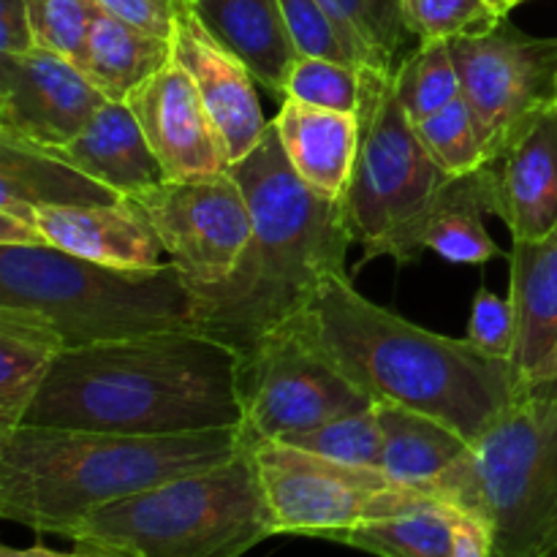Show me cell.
<instances>
[{
  "instance_id": "1",
  "label": "cell",
  "mask_w": 557,
  "mask_h": 557,
  "mask_svg": "<svg viewBox=\"0 0 557 557\" xmlns=\"http://www.w3.org/2000/svg\"><path fill=\"white\" fill-rule=\"evenodd\" d=\"M237 348L205 332H161L69 348L22 424L128 435L243 428Z\"/></svg>"
},
{
  "instance_id": "2",
  "label": "cell",
  "mask_w": 557,
  "mask_h": 557,
  "mask_svg": "<svg viewBox=\"0 0 557 557\" xmlns=\"http://www.w3.org/2000/svg\"><path fill=\"white\" fill-rule=\"evenodd\" d=\"M294 321L375 406L438 419L468 444H476L528 386L511 359L490 357L471 341L435 335L379 308L348 275L326 277Z\"/></svg>"
},
{
  "instance_id": "3",
  "label": "cell",
  "mask_w": 557,
  "mask_h": 557,
  "mask_svg": "<svg viewBox=\"0 0 557 557\" xmlns=\"http://www.w3.org/2000/svg\"><path fill=\"white\" fill-rule=\"evenodd\" d=\"M228 172L248 199L250 239L232 275L190 288L199 332L243 354L302 313L326 277L346 275L354 237L346 199H324L297 177L272 123Z\"/></svg>"
},
{
  "instance_id": "4",
  "label": "cell",
  "mask_w": 557,
  "mask_h": 557,
  "mask_svg": "<svg viewBox=\"0 0 557 557\" xmlns=\"http://www.w3.org/2000/svg\"><path fill=\"white\" fill-rule=\"evenodd\" d=\"M243 428L128 435L20 424L0 438V517L69 536L87 515L188 473L234 460Z\"/></svg>"
},
{
  "instance_id": "5",
  "label": "cell",
  "mask_w": 557,
  "mask_h": 557,
  "mask_svg": "<svg viewBox=\"0 0 557 557\" xmlns=\"http://www.w3.org/2000/svg\"><path fill=\"white\" fill-rule=\"evenodd\" d=\"M0 308L52 330L65 351L161 332H199L194 288L174 261L117 270L52 245H0Z\"/></svg>"
},
{
  "instance_id": "6",
  "label": "cell",
  "mask_w": 557,
  "mask_h": 557,
  "mask_svg": "<svg viewBox=\"0 0 557 557\" xmlns=\"http://www.w3.org/2000/svg\"><path fill=\"white\" fill-rule=\"evenodd\" d=\"M482 520L493 557H542L557 531V381H533L455 468L428 487Z\"/></svg>"
},
{
  "instance_id": "7",
  "label": "cell",
  "mask_w": 557,
  "mask_h": 557,
  "mask_svg": "<svg viewBox=\"0 0 557 557\" xmlns=\"http://www.w3.org/2000/svg\"><path fill=\"white\" fill-rule=\"evenodd\" d=\"M275 536L250 446L234 460L188 473L92 511L65 539L136 557H245Z\"/></svg>"
},
{
  "instance_id": "8",
  "label": "cell",
  "mask_w": 557,
  "mask_h": 557,
  "mask_svg": "<svg viewBox=\"0 0 557 557\" xmlns=\"http://www.w3.org/2000/svg\"><path fill=\"white\" fill-rule=\"evenodd\" d=\"M392 74L362 69L359 150L346 190V218L354 243L364 250L413 221L449 180L424 150Z\"/></svg>"
},
{
  "instance_id": "9",
  "label": "cell",
  "mask_w": 557,
  "mask_h": 557,
  "mask_svg": "<svg viewBox=\"0 0 557 557\" xmlns=\"http://www.w3.org/2000/svg\"><path fill=\"white\" fill-rule=\"evenodd\" d=\"M248 435L272 531L330 539L406 509L422 490L395 484L379 468L346 466L277 438Z\"/></svg>"
},
{
  "instance_id": "10",
  "label": "cell",
  "mask_w": 557,
  "mask_h": 557,
  "mask_svg": "<svg viewBox=\"0 0 557 557\" xmlns=\"http://www.w3.org/2000/svg\"><path fill=\"white\" fill-rule=\"evenodd\" d=\"M239 357L245 430L259 438L281 441L375 406L294 319L267 332Z\"/></svg>"
},
{
  "instance_id": "11",
  "label": "cell",
  "mask_w": 557,
  "mask_h": 557,
  "mask_svg": "<svg viewBox=\"0 0 557 557\" xmlns=\"http://www.w3.org/2000/svg\"><path fill=\"white\" fill-rule=\"evenodd\" d=\"M460 98L493 163L533 120L557 103V38H536L509 20L451 38Z\"/></svg>"
},
{
  "instance_id": "12",
  "label": "cell",
  "mask_w": 557,
  "mask_h": 557,
  "mask_svg": "<svg viewBox=\"0 0 557 557\" xmlns=\"http://www.w3.org/2000/svg\"><path fill=\"white\" fill-rule=\"evenodd\" d=\"M123 201L152 228L190 286H212L232 275L250 239V207L232 172L163 180Z\"/></svg>"
},
{
  "instance_id": "13",
  "label": "cell",
  "mask_w": 557,
  "mask_h": 557,
  "mask_svg": "<svg viewBox=\"0 0 557 557\" xmlns=\"http://www.w3.org/2000/svg\"><path fill=\"white\" fill-rule=\"evenodd\" d=\"M109 98L79 63L52 49L0 54V139L30 150L63 147Z\"/></svg>"
},
{
  "instance_id": "14",
  "label": "cell",
  "mask_w": 557,
  "mask_h": 557,
  "mask_svg": "<svg viewBox=\"0 0 557 557\" xmlns=\"http://www.w3.org/2000/svg\"><path fill=\"white\" fill-rule=\"evenodd\" d=\"M174 63L190 76L199 90L228 161L237 163L261 141L270 128L261 112L256 79L237 54L228 52L201 22L194 0H180L172 33Z\"/></svg>"
},
{
  "instance_id": "15",
  "label": "cell",
  "mask_w": 557,
  "mask_h": 557,
  "mask_svg": "<svg viewBox=\"0 0 557 557\" xmlns=\"http://www.w3.org/2000/svg\"><path fill=\"white\" fill-rule=\"evenodd\" d=\"M166 180H210L226 174V145L190 76L169 63L125 101Z\"/></svg>"
},
{
  "instance_id": "16",
  "label": "cell",
  "mask_w": 557,
  "mask_h": 557,
  "mask_svg": "<svg viewBox=\"0 0 557 557\" xmlns=\"http://www.w3.org/2000/svg\"><path fill=\"white\" fill-rule=\"evenodd\" d=\"M487 215H493L490 166L449 177L413 221L381 239L375 248L364 250L362 264L379 256H389L397 264H411L422 250H433L451 264H487L506 256L487 234Z\"/></svg>"
},
{
  "instance_id": "17",
  "label": "cell",
  "mask_w": 557,
  "mask_h": 557,
  "mask_svg": "<svg viewBox=\"0 0 557 557\" xmlns=\"http://www.w3.org/2000/svg\"><path fill=\"white\" fill-rule=\"evenodd\" d=\"M490 166L493 215L511 239L533 243L557 226V103L539 114Z\"/></svg>"
},
{
  "instance_id": "18",
  "label": "cell",
  "mask_w": 557,
  "mask_h": 557,
  "mask_svg": "<svg viewBox=\"0 0 557 557\" xmlns=\"http://www.w3.org/2000/svg\"><path fill=\"white\" fill-rule=\"evenodd\" d=\"M30 223L44 245L96 264L117 270H152L161 264L163 245L123 199L107 205L36 207Z\"/></svg>"
},
{
  "instance_id": "19",
  "label": "cell",
  "mask_w": 557,
  "mask_h": 557,
  "mask_svg": "<svg viewBox=\"0 0 557 557\" xmlns=\"http://www.w3.org/2000/svg\"><path fill=\"white\" fill-rule=\"evenodd\" d=\"M38 152L58 158L117 196L139 194L166 180L128 103L107 101L69 145Z\"/></svg>"
},
{
  "instance_id": "20",
  "label": "cell",
  "mask_w": 557,
  "mask_h": 557,
  "mask_svg": "<svg viewBox=\"0 0 557 557\" xmlns=\"http://www.w3.org/2000/svg\"><path fill=\"white\" fill-rule=\"evenodd\" d=\"M297 177L324 199H346L359 150V117L283 98L272 120Z\"/></svg>"
},
{
  "instance_id": "21",
  "label": "cell",
  "mask_w": 557,
  "mask_h": 557,
  "mask_svg": "<svg viewBox=\"0 0 557 557\" xmlns=\"http://www.w3.org/2000/svg\"><path fill=\"white\" fill-rule=\"evenodd\" d=\"M207 30L243 60L256 85L286 98L299 49L283 16L281 0H199L194 3Z\"/></svg>"
},
{
  "instance_id": "22",
  "label": "cell",
  "mask_w": 557,
  "mask_h": 557,
  "mask_svg": "<svg viewBox=\"0 0 557 557\" xmlns=\"http://www.w3.org/2000/svg\"><path fill=\"white\" fill-rule=\"evenodd\" d=\"M509 267V299L517 319L511 364L531 384L557 348V226L544 239H515Z\"/></svg>"
},
{
  "instance_id": "23",
  "label": "cell",
  "mask_w": 557,
  "mask_h": 557,
  "mask_svg": "<svg viewBox=\"0 0 557 557\" xmlns=\"http://www.w3.org/2000/svg\"><path fill=\"white\" fill-rule=\"evenodd\" d=\"M120 199L123 196L92 183L58 158L0 139V215L30 223L36 207L107 205Z\"/></svg>"
},
{
  "instance_id": "24",
  "label": "cell",
  "mask_w": 557,
  "mask_h": 557,
  "mask_svg": "<svg viewBox=\"0 0 557 557\" xmlns=\"http://www.w3.org/2000/svg\"><path fill=\"white\" fill-rule=\"evenodd\" d=\"M172 60V38L152 36L107 11H98L79 65L109 101L125 103Z\"/></svg>"
},
{
  "instance_id": "25",
  "label": "cell",
  "mask_w": 557,
  "mask_h": 557,
  "mask_svg": "<svg viewBox=\"0 0 557 557\" xmlns=\"http://www.w3.org/2000/svg\"><path fill=\"white\" fill-rule=\"evenodd\" d=\"M384 430L381 471L395 484L428 487L471 451V444L444 422L400 406H379Z\"/></svg>"
},
{
  "instance_id": "26",
  "label": "cell",
  "mask_w": 557,
  "mask_h": 557,
  "mask_svg": "<svg viewBox=\"0 0 557 557\" xmlns=\"http://www.w3.org/2000/svg\"><path fill=\"white\" fill-rule=\"evenodd\" d=\"M63 351L52 330L0 308V438L20 428Z\"/></svg>"
},
{
  "instance_id": "27",
  "label": "cell",
  "mask_w": 557,
  "mask_h": 557,
  "mask_svg": "<svg viewBox=\"0 0 557 557\" xmlns=\"http://www.w3.org/2000/svg\"><path fill=\"white\" fill-rule=\"evenodd\" d=\"M455 525V506L422 490L406 509L332 533L326 542L346 544L375 557H451Z\"/></svg>"
},
{
  "instance_id": "28",
  "label": "cell",
  "mask_w": 557,
  "mask_h": 557,
  "mask_svg": "<svg viewBox=\"0 0 557 557\" xmlns=\"http://www.w3.org/2000/svg\"><path fill=\"white\" fill-rule=\"evenodd\" d=\"M337 30L346 38L359 69L392 71L397 69L408 33L400 0H321Z\"/></svg>"
},
{
  "instance_id": "29",
  "label": "cell",
  "mask_w": 557,
  "mask_h": 557,
  "mask_svg": "<svg viewBox=\"0 0 557 557\" xmlns=\"http://www.w3.org/2000/svg\"><path fill=\"white\" fill-rule=\"evenodd\" d=\"M392 76L397 98L413 125L460 98V74L449 41H422L397 63Z\"/></svg>"
},
{
  "instance_id": "30",
  "label": "cell",
  "mask_w": 557,
  "mask_h": 557,
  "mask_svg": "<svg viewBox=\"0 0 557 557\" xmlns=\"http://www.w3.org/2000/svg\"><path fill=\"white\" fill-rule=\"evenodd\" d=\"M281 441L305 451H313V455L346 462V466L379 468L381 471V462H384V430H381L379 406L346 413V417L332 419L321 428L294 433Z\"/></svg>"
},
{
  "instance_id": "31",
  "label": "cell",
  "mask_w": 557,
  "mask_h": 557,
  "mask_svg": "<svg viewBox=\"0 0 557 557\" xmlns=\"http://www.w3.org/2000/svg\"><path fill=\"white\" fill-rule=\"evenodd\" d=\"M417 134L446 177H462V174H473L487 166L476 125L462 98L435 112L433 117L417 123Z\"/></svg>"
},
{
  "instance_id": "32",
  "label": "cell",
  "mask_w": 557,
  "mask_h": 557,
  "mask_svg": "<svg viewBox=\"0 0 557 557\" xmlns=\"http://www.w3.org/2000/svg\"><path fill=\"white\" fill-rule=\"evenodd\" d=\"M408 33L422 41H451L498 25L500 16L487 0H400Z\"/></svg>"
},
{
  "instance_id": "33",
  "label": "cell",
  "mask_w": 557,
  "mask_h": 557,
  "mask_svg": "<svg viewBox=\"0 0 557 557\" xmlns=\"http://www.w3.org/2000/svg\"><path fill=\"white\" fill-rule=\"evenodd\" d=\"M362 69L324 58H299L286 85V98L330 109V112H359Z\"/></svg>"
},
{
  "instance_id": "34",
  "label": "cell",
  "mask_w": 557,
  "mask_h": 557,
  "mask_svg": "<svg viewBox=\"0 0 557 557\" xmlns=\"http://www.w3.org/2000/svg\"><path fill=\"white\" fill-rule=\"evenodd\" d=\"M36 44L79 63L87 33L101 9L96 0H25Z\"/></svg>"
},
{
  "instance_id": "35",
  "label": "cell",
  "mask_w": 557,
  "mask_h": 557,
  "mask_svg": "<svg viewBox=\"0 0 557 557\" xmlns=\"http://www.w3.org/2000/svg\"><path fill=\"white\" fill-rule=\"evenodd\" d=\"M281 9L302 58H324L359 69L357 58L321 0H281Z\"/></svg>"
},
{
  "instance_id": "36",
  "label": "cell",
  "mask_w": 557,
  "mask_h": 557,
  "mask_svg": "<svg viewBox=\"0 0 557 557\" xmlns=\"http://www.w3.org/2000/svg\"><path fill=\"white\" fill-rule=\"evenodd\" d=\"M466 341H471L490 357L511 359L517 343V319L511 299L484 286L479 288L471 305V315H468Z\"/></svg>"
},
{
  "instance_id": "37",
  "label": "cell",
  "mask_w": 557,
  "mask_h": 557,
  "mask_svg": "<svg viewBox=\"0 0 557 557\" xmlns=\"http://www.w3.org/2000/svg\"><path fill=\"white\" fill-rule=\"evenodd\" d=\"M98 9L152 36L172 38L180 0H96Z\"/></svg>"
},
{
  "instance_id": "38",
  "label": "cell",
  "mask_w": 557,
  "mask_h": 557,
  "mask_svg": "<svg viewBox=\"0 0 557 557\" xmlns=\"http://www.w3.org/2000/svg\"><path fill=\"white\" fill-rule=\"evenodd\" d=\"M36 47L25 0H0V54H22Z\"/></svg>"
},
{
  "instance_id": "39",
  "label": "cell",
  "mask_w": 557,
  "mask_h": 557,
  "mask_svg": "<svg viewBox=\"0 0 557 557\" xmlns=\"http://www.w3.org/2000/svg\"><path fill=\"white\" fill-rule=\"evenodd\" d=\"M451 557H493V533L482 520L457 511Z\"/></svg>"
},
{
  "instance_id": "40",
  "label": "cell",
  "mask_w": 557,
  "mask_h": 557,
  "mask_svg": "<svg viewBox=\"0 0 557 557\" xmlns=\"http://www.w3.org/2000/svg\"><path fill=\"white\" fill-rule=\"evenodd\" d=\"M63 557H136L131 553H125V549H117V547H103V544H76L74 553H69Z\"/></svg>"
},
{
  "instance_id": "41",
  "label": "cell",
  "mask_w": 557,
  "mask_h": 557,
  "mask_svg": "<svg viewBox=\"0 0 557 557\" xmlns=\"http://www.w3.org/2000/svg\"><path fill=\"white\" fill-rule=\"evenodd\" d=\"M0 557H63V553H54V549L44 547V544H36V547H27V549L3 547L0 549Z\"/></svg>"
},
{
  "instance_id": "42",
  "label": "cell",
  "mask_w": 557,
  "mask_h": 557,
  "mask_svg": "<svg viewBox=\"0 0 557 557\" xmlns=\"http://www.w3.org/2000/svg\"><path fill=\"white\" fill-rule=\"evenodd\" d=\"M536 381H557V348H555L553 357L547 359V364L542 368V373L536 375ZM531 384H533V381H531Z\"/></svg>"
},
{
  "instance_id": "43",
  "label": "cell",
  "mask_w": 557,
  "mask_h": 557,
  "mask_svg": "<svg viewBox=\"0 0 557 557\" xmlns=\"http://www.w3.org/2000/svg\"><path fill=\"white\" fill-rule=\"evenodd\" d=\"M487 3L493 5L500 16H509L511 11H515L520 3H525V0H487Z\"/></svg>"
},
{
  "instance_id": "44",
  "label": "cell",
  "mask_w": 557,
  "mask_h": 557,
  "mask_svg": "<svg viewBox=\"0 0 557 557\" xmlns=\"http://www.w3.org/2000/svg\"><path fill=\"white\" fill-rule=\"evenodd\" d=\"M542 557H557V531L553 533V539L547 542V547L542 549Z\"/></svg>"
},
{
  "instance_id": "45",
  "label": "cell",
  "mask_w": 557,
  "mask_h": 557,
  "mask_svg": "<svg viewBox=\"0 0 557 557\" xmlns=\"http://www.w3.org/2000/svg\"><path fill=\"white\" fill-rule=\"evenodd\" d=\"M194 3H199V0H194Z\"/></svg>"
}]
</instances>
